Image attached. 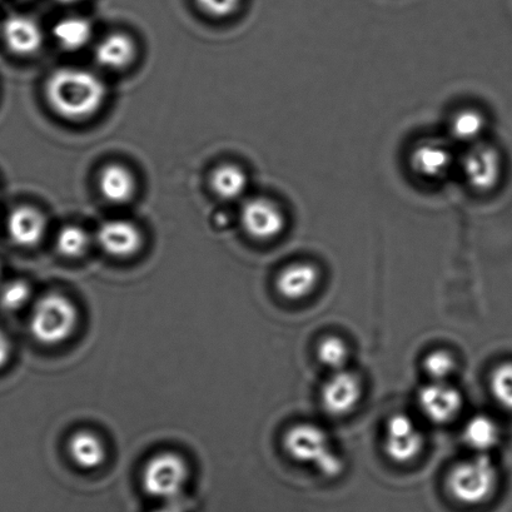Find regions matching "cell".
Segmentation results:
<instances>
[{
	"label": "cell",
	"instance_id": "cell-15",
	"mask_svg": "<svg viewBox=\"0 0 512 512\" xmlns=\"http://www.w3.org/2000/svg\"><path fill=\"white\" fill-rule=\"evenodd\" d=\"M8 235L16 245L33 247L42 241L47 231V218L37 208H14L7 220Z\"/></svg>",
	"mask_w": 512,
	"mask_h": 512
},
{
	"label": "cell",
	"instance_id": "cell-11",
	"mask_svg": "<svg viewBox=\"0 0 512 512\" xmlns=\"http://www.w3.org/2000/svg\"><path fill=\"white\" fill-rule=\"evenodd\" d=\"M422 415L434 424H447L456 419L462 409V395L449 381H430L417 395Z\"/></svg>",
	"mask_w": 512,
	"mask_h": 512
},
{
	"label": "cell",
	"instance_id": "cell-23",
	"mask_svg": "<svg viewBox=\"0 0 512 512\" xmlns=\"http://www.w3.org/2000/svg\"><path fill=\"white\" fill-rule=\"evenodd\" d=\"M317 359L331 372L346 369L350 359V350L346 342L338 336L323 337L317 345Z\"/></svg>",
	"mask_w": 512,
	"mask_h": 512
},
{
	"label": "cell",
	"instance_id": "cell-12",
	"mask_svg": "<svg viewBox=\"0 0 512 512\" xmlns=\"http://www.w3.org/2000/svg\"><path fill=\"white\" fill-rule=\"evenodd\" d=\"M321 273L316 265L307 261L290 263L276 278L278 293L286 300L302 301L310 297L320 285Z\"/></svg>",
	"mask_w": 512,
	"mask_h": 512
},
{
	"label": "cell",
	"instance_id": "cell-25",
	"mask_svg": "<svg viewBox=\"0 0 512 512\" xmlns=\"http://www.w3.org/2000/svg\"><path fill=\"white\" fill-rule=\"evenodd\" d=\"M57 250L61 255L77 258L84 255L89 247V236L82 227L68 225L57 235Z\"/></svg>",
	"mask_w": 512,
	"mask_h": 512
},
{
	"label": "cell",
	"instance_id": "cell-2",
	"mask_svg": "<svg viewBox=\"0 0 512 512\" xmlns=\"http://www.w3.org/2000/svg\"><path fill=\"white\" fill-rule=\"evenodd\" d=\"M283 449L292 460L313 467L327 479H336L345 470V462L333 449L330 436L311 422L290 427L283 435Z\"/></svg>",
	"mask_w": 512,
	"mask_h": 512
},
{
	"label": "cell",
	"instance_id": "cell-4",
	"mask_svg": "<svg viewBox=\"0 0 512 512\" xmlns=\"http://www.w3.org/2000/svg\"><path fill=\"white\" fill-rule=\"evenodd\" d=\"M78 325V311L74 303L59 293H48L33 307L31 332L43 345H58L72 336Z\"/></svg>",
	"mask_w": 512,
	"mask_h": 512
},
{
	"label": "cell",
	"instance_id": "cell-26",
	"mask_svg": "<svg viewBox=\"0 0 512 512\" xmlns=\"http://www.w3.org/2000/svg\"><path fill=\"white\" fill-rule=\"evenodd\" d=\"M422 367L430 381L446 382L454 375L456 360L449 351L435 350L425 356Z\"/></svg>",
	"mask_w": 512,
	"mask_h": 512
},
{
	"label": "cell",
	"instance_id": "cell-10",
	"mask_svg": "<svg viewBox=\"0 0 512 512\" xmlns=\"http://www.w3.org/2000/svg\"><path fill=\"white\" fill-rule=\"evenodd\" d=\"M362 382L355 372L347 369L331 372L321 390V404L331 416L351 414L360 404Z\"/></svg>",
	"mask_w": 512,
	"mask_h": 512
},
{
	"label": "cell",
	"instance_id": "cell-30",
	"mask_svg": "<svg viewBox=\"0 0 512 512\" xmlns=\"http://www.w3.org/2000/svg\"><path fill=\"white\" fill-rule=\"evenodd\" d=\"M154 512H180V511L173 509V507H163V509H158Z\"/></svg>",
	"mask_w": 512,
	"mask_h": 512
},
{
	"label": "cell",
	"instance_id": "cell-5",
	"mask_svg": "<svg viewBox=\"0 0 512 512\" xmlns=\"http://www.w3.org/2000/svg\"><path fill=\"white\" fill-rule=\"evenodd\" d=\"M188 465L175 452H162L151 457L144 466L142 486L149 496L171 499L180 494L187 484Z\"/></svg>",
	"mask_w": 512,
	"mask_h": 512
},
{
	"label": "cell",
	"instance_id": "cell-21",
	"mask_svg": "<svg viewBox=\"0 0 512 512\" xmlns=\"http://www.w3.org/2000/svg\"><path fill=\"white\" fill-rule=\"evenodd\" d=\"M247 185L246 172L236 164H222L211 175L210 186L221 200H237L246 192Z\"/></svg>",
	"mask_w": 512,
	"mask_h": 512
},
{
	"label": "cell",
	"instance_id": "cell-3",
	"mask_svg": "<svg viewBox=\"0 0 512 512\" xmlns=\"http://www.w3.org/2000/svg\"><path fill=\"white\" fill-rule=\"evenodd\" d=\"M447 489L456 501L479 506L491 499L499 484L494 461L487 454H476L457 462L446 479Z\"/></svg>",
	"mask_w": 512,
	"mask_h": 512
},
{
	"label": "cell",
	"instance_id": "cell-24",
	"mask_svg": "<svg viewBox=\"0 0 512 512\" xmlns=\"http://www.w3.org/2000/svg\"><path fill=\"white\" fill-rule=\"evenodd\" d=\"M490 391L497 405L512 411V362L497 365L491 372Z\"/></svg>",
	"mask_w": 512,
	"mask_h": 512
},
{
	"label": "cell",
	"instance_id": "cell-1",
	"mask_svg": "<svg viewBox=\"0 0 512 512\" xmlns=\"http://www.w3.org/2000/svg\"><path fill=\"white\" fill-rule=\"evenodd\" d=\"M44 94L59 117L83 122L97 114L106 102L107 88L101 78L87 69L64 67L48 77Z\"/></svg>",
	"mask_w": 512,
	"mask_h": 512
},
{
	"label": "cell",
	"instance_id": "cell-31",
	"mask_svg": "<svg viewBox=\"0 0 512 512\" xmlns=\"http://www.w3.org/2000/svg\"><path fill=\"white\" fill-rule=\"evenodd\" d=\"M56 2L62 3V4H73V3L81 2V0H56Z\"/></svg>",
	"mask_w": 512,
	"mask_h": 512
},
{
	"label": "cell",
	"instance_id": "cell-18",
	"mask_svg": "<svg viewBox=\"0 0 512 512\" xmlns=\"http://www.w3.org/2000/svg\"><path fill=\"white\" fill-rule=\"evenodd\" d=\"M98 186L102 196L116 205L132 200L137 187L133 173L117 163L108 164L102 169Z\"/></svg>",
	"mask_w": 512,
	"mask_h": 512
},
{
	"label": "cell",
	"instance_id": "cell-28",
	"mask_svg": "<svg viewBox=\"0 0 512 512\" xmlns=\"http://www.w3.org/2000/svg\"><path fill=\"white\" fill-rule=\"evenodd\" d=\"M196 3L207 16L226 18L237 11L241 0H196Z\"/></svg>",
	"mask_w": 512,
	"mask_h": 512
},
{
	"label": "cell",
	"instance_id": "cell-13",
	"mask_svg": "<svg viewBox=\"0 0 512 512\" xmlns=\"http://www.w3.org/2000/svg\"><path fill=\"white\" fill-rule=\"evenodd\" d=\"M97 242L108 255L126 258L136 255L142 247V233L126 220L103 222L97 231Z\"/></svg>",
	"mask_w": 512,
	"mask_h": 512
},
{
	"label": "cell",
	"instance_id": "cell-22",
	"mask_svg": "<svg viewBox=\"0 0 512 512\" xmlns=\"http://www.w3.org/2000/svg\"><path fill=\"white\" fill-rule=\"evenodd\" d=\"M53 37L66 51H79L92 39L93 28L86 18L68 17L54 24Z\"/></svg>",
	"mask_w": 512,
	"mask_h": 512
},
{
	"label": "cell",
	"instance_id": "cell-20",
	"mask_svg": "<svg viewBox=\"0 0 512 512\" xmlns=\"http://www.w3.org/2000/svg\"><path fill=\"white\" fill-rule=\"evenodd\" d=\"M466 445L476 454H487L500 442V427L492 417L487 415L472 416L464 427Z\"/></svg>",
	"mask_w": 512,
	"mask_h": 512
},
{
	"label": "cell",
	"instance_id": "cell-32",
	"mask_svg": "<svg viewBox=\"0 0 512 512\" xmlns=\"http://www.w3.org/2000/svg\"><path fill=\"white\" fill-rule=\"evenodd\" d=\"M0 281H2V266H0Z\"/></svg>",
	"mask_w": 512,
	"mask_h": 512
},
{
	"label": "cell",
	"instance_id": "cell-16",
	"mask_svg": "<svg viewBox=\"0 0 512 512\" xmlns=\"http://www.w3.org/2000/svg\"><path fill=\"white\" fill-rule=\"evenodd\" d=\"M136 54V43L124 33L109 34L94 49V58L99 66L111 71L127 68L136 58Z\"/></svg>",
	"mask_w": 512,
	"mask_h": 512
},
{
	"label": "cell",
	"instance_id": "cell-19",
	"mask_svg": "<svg viewBox=\"0 0 512 512\" xmlns=\"http://www.w3.org/2000/svg\"><path fill=\"white\" fill-rule=\"evenodd\" d=\"M69 456L84 470H93L106 460L107 450L99 436L92 431H77L68 441Z\"/></svg>",
	"mask_w": 512,
	"mask_h": 512
},
{
	"label": "cell",
	"instance_id": "cell-7",
	"mask_svg": "<svg viewBox=\"0 0 512 512\" xmlns=\"http://www.w3.org/2000/svg\"><path fill=\"white\" fill-rule=\"evenodd\" d=\"M241 222L247 235L268 242L276 240L285 232L287 217L277 202L266 197H255L243 205Z\"/></svg>",
	"mask_w": 512,
	"mask_h": 512
},
{
	"label": "cell",
	"instance_id": "cell-14",
	"mask_svg": "<svg viewBox=\"0 0 512 512\" xmlns=\"http://www.w3.org/2000/svg\"><path fill=\"white\" fill-rule=\"evenodd\" d=\"M2 36L7 48L18 56H31L43 44V32L31 17L11 16L4 21Z\"/></svg>",
	"mask_w": 512,
	"mask_h": 512
},
{
	"label": "cell",
	"instance_id": "cell-8",
	"mask_svg": "<svg viewBox=\"0 0 512 512\" xmlns=\"http://www.w3.org/2000/svg\"><path fill=\"white\" fill-rule=\"evenodd\" d=\"M425 437L410 416L396 414L386 422L385 454L396 464H410L421 455Z\"/></svg>",
	"mask_w": 512,
	"mask_h": 512
},
{
	"label": "cell",
	"instance_id": "cell-27",
	"mask_svg": "<svg viewBox=\"0 0 512 512\" xmlns=\"http://www.w3.org/2000/svg\"><path fill=\"white\" fill-rule=\"evenodd\" d=\"M31 298V287L26 281H11L0 287V306L7 311L21 310Z\"/></svg>",
	"mask_w": 512,
	"mask_h": 512
},
{
	"label": "cell",
	"instance_id": "cell-29",
	"mask_svg": "<svg viewBox=\"0 0 512 512\" xmlns=\"http://www.w3.org/2000/svg\"><path fill=\"white\" fill-rule=\"evenodd\" d=\"M12 342L9 340L7 333L0 330V369H3L11 360Z\"/></svg>",
	"mask_w": 512,
	"mask_h": 512
},
{
	"label": "cell",
	"instance_id": "cell-9",
	"mask_svg": "<svg viewBox=\"0 0 512 512\" xmlns=\"http://www.w3.org/2000/svg\"><path fill=\"white\" fill-rule=\"evenodd\" d=\"M455 163L450 143L426 138L414 144L409 154L412 173L425 181H440L449 175Z\"/></svg>",
	"mask_w": 512,
	"mask_h": 512
},
{
	"label": "cell",
	"instance_id": "cell-17",
	"mask_svg": "<svg viewBox=\"0 0 512 512\" xmlns=\"http://www.w3.org/2000/svg\"><path fill=\"white\" fill-rule=\"evenodd\" d=\"M487 117L481 109L476 107H462L452 113L449 121L450 138L452 141L462 143L466 147L484 141L487 129Z\"/></svg>",
	"mask_w": 512,
	"mask_h": 512
},
{
	"label": "cell",
	"instance_id": "cell-6",
	"mask_svg": "<svg viewBox=\"0 0 512 512\" xmlns=\"http://www.w3.org/2000/svg\"><path fill=\"white\" fill-rule=\"evenodd\" d=\"M460 164L462 176L472 191L490 193L499 186L504 162L499 149L492 144L481 141L466 147Z\"/></svg>",
	"mask_w": 512,
	"mask_h": 512
}]
</instances>
